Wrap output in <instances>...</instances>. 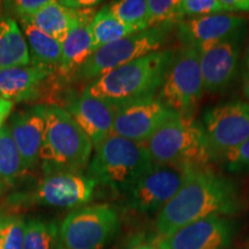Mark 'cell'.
Returning <instances> with one entry per match:
<instances>
[{"label": "cell", "instance_id": "cell-20", "mask_svg": "<svg viewBox=\"0 0 249 249\" xmlns=\"http://www.w3.org/2000/svg\"><path fill=\"white\" fill-rule=\"evenodd\" d=\"M18 26L26 38L30 54V65L50 73H58L60 67L62 44L40 31L29 21H18Z\"/></svg>", "mask_w": 249, "mask_h": 249}, {"label": "cell", "instance_id": "cell-29", "mask_svg": "<svg viewBox=\"0 0 249 249\" xmlns=\"http://www.w3.org/2000/svg\"><path fill=\"white\" fill-rule=\"evenodd\" d=\"M51 0H14V1L2 2L6 9L5 14L18 21L30 20L37 12L50 4Z\"/></svg>", "mask_w": 249, "mask_h": 249}, {"label": "cell", "instance_id": "cell-2", "mask_svg": "<svg viewBox=\"0 0 249 249\" xmlns=\"http://www.w3.org/2000/svg\"><path fill=\"white\" fill-rule=\"evenodd\" d=\"M173 54L165 49L130 61L88 83L83 92L116 107L156 97Z\"/></svg>", "mask_w": 249, "mask_h": 249}, {"label": "cell", "instance_id": "cell-35", "mask_svg": "<svg viewBox=\"0 0 249 249\" xmlns=\"http://www.w3.org/2000/svg\"><path fill=\"white\" fill-rule=\"evenodd\" d=\"M128 249H157L155 245L151 244H136L129 247Z\"/></svg>", "mask_w": 249, "mask_h": 249}, {"label": "cell", "instance_id": "cell-24", "mask_svg": "<svg viewBox=\"0 0 249 249\" xmlns=\"http://www.w3.org/2000/svg\"><path fill=\"white\" fill-rule=\"evenodd\" d=\"M26 173L22 157L15 144L8 124L0 129V185L2 188L14 186Z\"/></svg>", "mask_w": 249, "mask_h": 249}, {"label": "cell", "instance_id": "cell-30", "mask_svg": "<svg viewBox=\"0 0 249 249\" xmlns=\"http://www.w3.org/2000/svg\"><path fill=\"white\" fill-rule=\"evenodd\" d=\"M183 18L224 14L220 0H180Z\"/></svg>", "mask_w": 249, "mask_h": 249}, {"label": "cell", "instance_id": "cell-8", "mask_svg": "<svg viewBox=\"0 0 249 249\" xmlns=\"http://www.w3.org/2000/svg\"><path fill=\"white\" fill-rule=\"evenodd\" d=\"M120 216L111 204L73 210L59 225V249H103L116 238Z\"/></svg>", "mask_w": 249, "mask_h": 249}, {"label": "cell", "instance_id": "cell-4", "mask_svg": "<svg viewBox=\"0 0 249 249\" xmlns=\"http://www.w3.org/2000/svg\"><path fill=\"white\" fill-rule=\"evenodd\" d=\"M92 144L68 112L55 104L46 105V129L39 154L43 173L87 170Z\"/></svg>", "mask_w": 249, "mask_h": 249}, {"label": "cell", "instance_id": "cell-28", "mask_svg": "<svg viewBox=\"0 0 249 249\" xmlns=\"http://www.w3.org/2000/svg\"><path fill=\"white\" fill-rule=\"evenodd\" d=\"M151 27L160 24L177 26L183 20L180 0H148Z\"/></svg>", "mask_w": 249, "mask_h": 249}, {"label": "cell", "instance_id": "cell-15", "mask_svg": "<svg viewBox=\"0 0 249 249\" xmlns=\"http://www.w3.org/2000/svg\"><path fill=\"white\" fill-rule=\"evenodd\" d=\"M248 23L247 15L213 14L183 18L176 29L181 45L197 48L227 39L244 38Z\"/></svg>", "mask_w": 249, "mask_h": 249}, {"label": "cell", "instance_id": "cell-18", "mask_svg": "<svg viewBox=\"0 0 249 249\" xmlns=\"http://www.w3.org/2000/svg\"><path fill=\"white\" fill-rule=\"evenodd\" d=\"M95 13L92 8L82 9L75 26L62 43V55L58 75L64 81L73 79L76 71L95 52L91 34V21Z\"/></svg>", "mask_w": 249, "mask_h": 249}, {"label": "cell", "instance_id": "cell-7", "mask_svg": "<svg viewBox=\"0 0 249 249\" xmlns=\"http://www.w3.org/2000/svg\"><path fill=\"white\" fill-rule=\"evenodd\" d=\"M203 92L197 49L181 45L174 50L157 98L180 116L193 118Z\"/></svg>", "mask_w": 249, "mask_h": 249}, {"label": "cell", "instance_id": "cell-9", "mask_svg": "<svg viewBox=\"0 0 249 249\" xmlns=\"http://www.w3.org/2000/svg\"><path fill=\"white\" fill-rule=\"evenodd\" d=\"M97 185L87 174L55 172L45 174L33 192L15 194V204H40L59 209H79L91 202Z\"/></svg>", "mask_w": 249, "mask_h": 249}, {"label": "cell", "instance_id": "cell-23", "mask_svg": "<svg viewBox=\"0 0 249 249\" xmlns=\"http://www.w3.org/2000/svg\"><path fill=\"white\" fill-rule=\"evenodd\" d=\"M140 33L135 28L127 26L112 14L108 6L96 12L91 21V34L95 51L102 46L111 44L134 34Z\"/></svg>", "mask_w": 249, "mask_h": 249}, {"label": "cell", "instance_id": "cell-38", "mask_svg": "<svg viewBox=\"0 0 249 249\" xmlns=\"http://www.w3.org/2000/svg\"><path fill=\"white\" fill-rule=\"evenodd\" d=\"M2 191H4V188H2L1 185H0V195H1V192H2Z\"/></svg>", "mask_w": 249, "mask_h": 249}, {"label": "cell", "instance_id": "cell-21", "mask_svg": "<svg viewBox=\"0 0 249 249\" xmlns=\"http://www.w3.org/2000/svg\"><path fill=\"white\" fill-rule=\"evenodd\" d=\"M29 65V49L18 21L0 14V70Z\"/></svg>", "mask_w": 249, "mask_h": 249}, {"label": "cell", "instance_id": "cell-36", "mask_svg": "<svg viewBox=\"0 0 249 249\" xmlns=\"http://www.w3.org/2000/svg\"><path fill=\"white\" fill-rule=\"evenodd\" d=\"M244 95L246 99H247V103L249 104V74L246 76L245 83H244Z\"/></svg>", "mask_w": 249, "mask_h": 249}, {"label": "cell", "instance_id": "cell-37", "mask_svg": "<svg viewBox=\"0 0 249 249\" xmlns=\"http://www.w3.org/2000/svg\"><path fill=\"white\" fill-rule=\"evenodd\" d=\"M246 64H247V70L249 74V42L247 45V50H246Z\"/></svg>", "mask_w": 249, "mask_h": 249}, {"label": "cell", "instance_id": "cell-3", "mask_svg": "<svg viewBox=\"0 0 249 249\" xmlns=\"http://www.w3.org/2000/svg\"><path fill=\"white\" fill-rule=\"evenodd\" d=\"M152 163L181 169H207L213 161L202 124L174 113L144 143Z\"/></svg>", "mask_w": 249, "mask_h": 249}, {"label": "cell", "instance_id": "cell-17", "mask_svg": "<svg viewBox=\"0 0 249 249\" xmlns=\"http://www.w3.org/2000/svg\"><path fill=\"white\" fill-rule=\"evenodd\" d=\"M9 129L22 157L24 170L39 164V154L46 129V105L36 104L11 114Z\"/></svg>", "mask_w": 249, "mask_h": 249}, {"label": "cell", "instance_id": "cell-34", "mask_svg": "<svg viewBox=\"0 0 249 249\" xmlns=\"http://www.w3.org/2000/svg\"><path fill=\"white\" fill-rule=\"evenodd\" d=\"M13 103L0 97V129H1V127L5 124L6 119L11 117L12 111H13Z\"/></svg>", "mask_w": 249, "mask_h": 249}, {"label": "cell", "instance_id": "cell-1", "mask_svg": "<svg viewBox=\"0 0 249 249\" xmlns=\"http://www.w3.org/2000/svg\"><path fill=\"white\" fill-rule=\"evenodd\" d=\"M245 207L241 189L235 181L210 167L195 170L157 213L155 229L158 236H167L203 218L236 216Z\"/></svg>", "mask_w": 249, "mask_h": 249}, {"label": "cell", "instance_id": "cell-6", "mask_svg": "<svg viewBox=\"0 0 249 249\" xmlns=\"http://www.w3.org/2000/svg\"><path fill=\"white\" fill-rule=\"evenodd\" d=\"M174 27L176 26L171 24L154 26L126 38L102 46L96 50L88 60L76 71L71 81L85 82L88 85L123 65L160 51L167 43Z\"/></svg>", "mask_w": 249, "mask_h": 249}, {"label": "cell", "instance_id": "cell-27", "mask_svg": "<svg viewBox=\"0 0 249 249\" xmlns=\"http://www.w3.org/2000/svg\"><path fill=\"white\" fill-rule=\"evenodd\" d=\"M27 220L18 213H0V249H23Z\"/></svg>", "mask_w": 249, "mask_h": 249}, {"label": "cell", "instance_id": "cell-16", "mask_svg": "<svg viewBox=\"0 0 249 249\" xmlns=\"http://www.w3.org/2000/svg\"><path fill=\"white\" fill-rule=\"evenodd\" d=\"M64 110L68 112L81 130L90 140L93 149L113 134L116 107L86 92L65 95Z\"/></svg>", "mask_w": 249, "mask_h": 249}, {"label": "cell", "instance_id": "cell-13", "mask_svg": "<svg viewBox=\"0 0 249 249\" xmlns=\"http://www.w3.org/2000/svg\"><path fill=\"white\" fill-rule=\"evenodd\" d=\"M176 112L156 97L116 107L113 134L130 141L144 143Z\"/></svg>", "mask_w": 249, "mask_h": 249}, {"label": "cell", "instance_id": "cell-14", "mask_svg": "<svg viewBox=\"0 0 249 249\" xmlns=\"http://www.w3.org/2000/svg\"><path fill=\"white\" fill-rule=\"evenodd\" d=\"M242 38L197 46L204 91L224 92L238 75Z\"/></svg>", "mask_w": 249, "mask_h": 249}, {"label": "cell", "instance_id": "cell-22", "mask_svg": "<svg viewBox=\"0 0 249 249\" xmlns=\"http://www.w3.org/2000/svg\"><path fill=\"white\" fill-rule=\"evenodd\" d=\"M81 12L82 9L68 8L61 5L60 1L51 0L49 5L37 12L28 21L33 23L37 29L62 44L79 20Z\"/></svg>", "mask_w": 249, "mask_h": 249}, {"label": "cell", "instance_id": "cell-31", "mask_svg": "<svg viewBox=\"0 0 249 249\" xmlns=\"http://www.w3.org/2000/svg\"><path fill=\"white\" fill-rule=\"evenodd\" d=\"M222 163L225 169L231 173L249 172V140L234 150L230 151L223 158Z\"/></svg>", "mask_w": 249, "mask_h": 249}, {"label": "cell", "instance_id": "cell-19", "mask_svg": "<svg viewBox=\"0 0 249 249\" xmlns=\"http://www.w3.org/2000/svg\"><path fill=\"white\" fill-rule=\"evenodd\" d=\"M53 74L35 66L0 70V97L14 103L36 101L42 87Z\"/></svg>", "mask_w": 249, "mask_h": 249}, {"label": "cell", "instance_id": "cell-26", "mask_svg": "<svg viewBox=\"0 0 249 249\" xmlns=\"http://www.w3.org/2000/svg\"><path fill=\"white\" fill-rule=\"evenodd\" d=\"M108 8L118 20L138 31L151 27L147 0H119L111 2Z\"/></svg>", "mask_w": 249, "mask_h": 249}, {"label": "cell", "instance_id": "cell-10", "mask_svg": "<svg viewBox=\"0 0 249 249\" xmlns=\"http://www.w3.org/2000/svg\"><path fill=\"white\" fill-rule=\"evenodd\" d=\"M202 127L213 161H222L230 151L249 140V104L230 101L208 108Z\"/></svg>", "mask_w": 249, "mask_h": 249}, {"label": "cell", "instance_id": "cell-25", "mask_svg": "<svg viewBox=\"0 0 249 249\" xmlns=\"http://www.w3.org/2000/svg\"><path fill=\"white\" fill-rule=\"evenodd\" d=\"M23 249H59V224L54 220H27Z\"/></svg>", "mask_w": 249, "mask_h": 249}, {"label": "cell", "instance_id": "cell-32", "mask_svg": "<svg viewBox=\"0 0 249 249\" xmlns=\"http://www.w3.org/2000/svg\"><path fill=\"white\" fill-rule=\"evenodd\" d=\"M224 14H249V0H220Z\"/></svg>", "mask_w": 249, "mask_h": 249}, {"label": "cell", "instance_id": "cell-33", "mask_svg": "<svg viewBox=\"0 0 249 249\" xmlns=\"http://www.w3.org/2000/svg\"><path fill=\"white\" fill-rule=\"evenodd\" d=\"M60 4L71 9H88L96 7L101 2L97 0H62Z\"/></svg>", "mask_w": 249, "mask_h": 249}, {"label": "cell", "instance_id": "cell-5", "mask_svg": "<svg viewBox=\"0 0 249 249\" xmlns=\"http://www.w3.org/2000/svg\"><path fill=\"white\" fill-rule=\"evenodd\" d=\"M154 166L143 143L112 134L91 156L86 174L112 191L124 194Z\"/></svg>", "mask_w": 249, "mask_h": 249}, {"label": "cell", "instance_id": "cell-11", "mask_svg": "<svg viewBox=\"0 0 249 249\" xmlns=\"http://www.w3.org/2000/svg\"><path fill=\"white\" fill-rule=\"evenodd\" d=\"M193 171L195 170L154 164L124 194L127 207L140 213H158L180 191Z\"/></svg>", "mask_w": 249, "mask_h": 249}, {"label": "cell", "instance_id": "cell-12", "mask_svg": "<svg viewBox=\"0 0 249 249\" xmlns=\"http://www.w3.org/2000/svg\"><path fill=\"white\" fill-rule=\"evenodd\" d=\"M238 225L231 217L211 216L181 227L167 236H158L157 249H229Z\"/></svg>", "mask_w": 249, "mask_h": 249}]
</instances>
